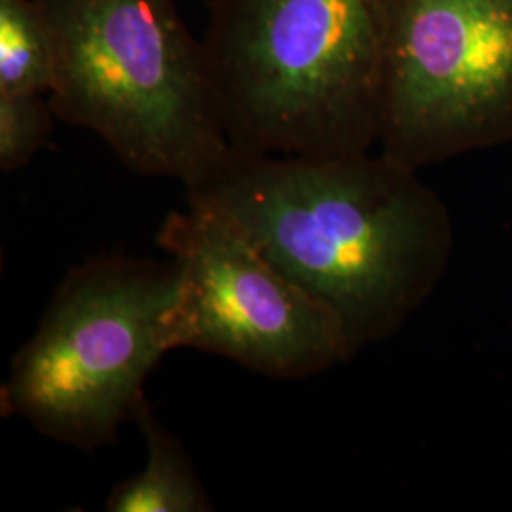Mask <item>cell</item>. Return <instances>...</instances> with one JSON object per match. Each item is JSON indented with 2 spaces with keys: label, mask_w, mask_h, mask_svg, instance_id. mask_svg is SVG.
Masks as SVG:
<instances>
[{
  "label": "cell",
  "mask_w": 512,
  "mask_h": 512,
  "mask_svg": "<svg viewBox=\"0 0 512 512\" xmlns=\"http://www.w3.org/2000/svg\"><path fill=\"white\" fill-rule=\"evenodd\" d=\"M207 10L203 54L232 147L378 150L389 0H211Z\"/></svg>",
  "instance_id": "obj_2"
},
{
  "label": "cell",
  "mask_w": 512,
  "mask_h": 512,
  "mask_svg": "<svg viewBox=\"0 0 512 512\" xmlns=\"http://www.w3.org/2000/svg\"><path fill=\"white\" fill-rule=\"evenodd\" d=\"M52 31L37 0H0V93H44L54 86Z\"/></svg>",
  "instance_id": "obj_8"
},
{
  "label": "cell",
  "mask_w": 512,
  "mask_h": 512,
  "mask_svg": "<svg viewBox=\"0 0 512 512\" xmlns=\"http://www.w3.org/2000/svg\"><path fill=\"white\" fill-rule=\"evenodd\" d=\"M156 241L179 270L165 313L169 351L198 349L277 380H300L355 355L338 319L217 211L188 202Z\"/></svg>",
  "instance_id": "obj_6"
},
{
  "label": "cell",
  "mask_w": 512,
  "mask_h": 512,
  "mask_svg": "<svg viewBox=\"0 0 512 512\" xmlns=\"http://www.w3.org/2000/svg\"><path fill=\"white\" fill-rule=\"evenodd\" d=\"M37 2L54 40L57 120L95 133L139 175L200 183L230 143L177 2Z\"/></svg>",
  "instance_id": "obj_3"
},
{
  "label": "cell",
  "mask_w": 512,
  "mask_h": 512,
  "mask_svg": "<svg viewBox=\"0 0 512 512\" xmlns=\"http://www.w3.org/2000/svg\"><path fill=\"white\" fill-rule=\"evenodd\" d=\"M338 319L357 357L437 293L456 253L450 205L380 150L306 158L232 147L186 188Z\"/></svg>",
  "instance_id": "obj_1"
},
{
  "label": "cell",
  "mask_w": 512,
  "mask_h": 512,
  "mask_svg": "<svg viewBox=\"0 0 512 512\" xmlns=\"http://www.w3.org/2000/svg\"><path fill=\"white\" fill-rule=\"evenodd\" d=\"M133 421L145 440L147 459L139 473L110 490L105 511H213V503L186 456L183 444L160 421L147 399L137 406Z\"/></svg>",
  "instance_id": "obj_7"
},
{
  "label": "cell",
  "mask_w": 512,
  "mask_h": 512,
  "mask_svg": "<svg viewBox=\"0 0 512 512\" xmlns=\"http://www.w3.org/2000/svg\"><path fill=\"white\" fill-rule=\"evenodd\" d=\"M55 120L44 93H0V169L12 173L29 164L48 143Z\"/></svg>",
  "instance_id": "obj_9"
},
{
  "label": "cell",
  "mask_w": 512,
  "mask_h": 512,
  "mask_svg": "<svg viewBox=\"0 0 512 512\" xmlns=\"http://www.w3.org/2000/svg\"><path fill=\"white\" fill-rule=\"evenodd\" d=\"M177 289L173 260L107 256L71 268L12 359L2 416L84 452L116 442L148 374L171 353L165 313Z\"/></svg>",
  "instance_id": "obj_4"
},
{
  "label": "cell",
  "mask_w": 512,
  "mask_h": 512,
  "mask_svg": "<svg viewBox=\"0 0 512 512\" xmlns=\"http://www.w3.org/2000/svg\"><path fill=\"white\" fill-rule=\"evenodd\" d=\"M512 143V0H389L378 150L412 169Z\"/></svg>",
  "instance_id": "obj_5"
}]
</instances>
